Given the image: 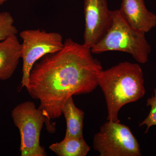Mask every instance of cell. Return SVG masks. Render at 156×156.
Wrapping results in <instances>:
<instances>
[{"mask_svg": "<svg viewBox=\"0 0 156 156\" xmlns=\"http://www.w3.org/2000/svg\"><path fill=\"white\" fill-rule=\"evenodd\" d=\"M66 121V129L65 137L83 138L85 113L76 106L73 97L66 101L62 110Z\"/></svg>", "mask_w": 156, "mask_h": 156, "instance_id": "10", "label": "cell"}, {"mask_svg": "<svg viewBox=\"0 0 156 156\" xmlns=\"http://www.w3.org/2000/svg\"><path fill=\"white\" fill-rule=\"evenodd\" d=\"M7 1V0H0V5H2L3 3Z\"/></svg>", "mask_w": 156, "mask_h": 156, "instance_id": "14", "label": "cell"}, {"mask_svg": "<svg viewBox=\"0 0 156 156\" xmlns=\"http://www.w3.org/2000/svg\"><path fill=\"white\" fill-rule=\"evenodd\" d=\"M21 58L23 61L21 88L29 87L30 73L37 61L47 54L61 50L64 45L61 34L37 29L21 31Z\"/></svg>", "mask_w": 156, "mask_h": 156, "instance_id": "5", "label": "cell"}, {"mask_svg": "<svg viewBox=\"0 0 156 156\" xmlns=\"http://www.w3.org/2000/svg\"><path fill=\"white\" fill-rule=\"evenodd\" d=\"M91 49L71 38L66 39L57 52L37 62L29 76L27 91L40 101L39 108L47 118L48 130L52 131L51 119L61 116L65 103L73 95L93 92L102 69Z\"/></svg>", "mask_w": 156, "mask_h": 156, "instance_id": "1", "label": "cell"}, {"mask_svg": "<svg viewBox=\"0 0 156 156\" xmlns=\"http://www.w3.org/2000/svg\"><path fill=\"white\" fill-rule=\"evenodd\" d=\"M83 44L91 49L106 34L112 23L107 0H84Z\"/></svg>", "mask_w": 156, "mask_h": 156, "instance_id": "7", "label": "cell"}, {"mask_svg": "<svg viewBox=\"0 0 156 156\" xmlns=\"http://www.w3.org/2000/svg\"><path fill=\"white\" fill-rule=\"evenodd\" d=\"M112 23L103 38L91 49L92 53L121 51L130 54L138 63L148 61L151 47L145 33L132 28L126 22L119 10L112 11Z\"/></svg>", "mask_w": 156, "mask_h": 156, "instance_id": "3", "label": "cell"}, {"mask_svg": "<svg viewBox=\"0 0 156 156\" xmlns=\"http://www.w3.org/2000/svg\"><path fill=\"white\" fill-rule=\"evenodd\" d=\"M126 22L144 33L156 27V14L148 10L144 0H122L119 9Z\"/></svg>", "mask_w": 156, "mask_h": 156, "instance_id": "8", "label": "cell"}, {"mask_svg": "<svg viewBox=\"0 0 156 156\" xmlns=\"http://www.w3.org/2000/svg\"><path fill=\"white\" fill-rule=\"evenodd\" d=\"M11 117L20 136L21 156H46L44 148L40 144V135L47 118L44 112L37 108L33 101H27L15 107Z\"/></svg>", "mask_w": 156, "mask_h": 156, "instance_id": "4", "label": "cell"}, {"mask_svg": "<svg viewBox=\"0 0 156 156\" xmlns=\"http://www.w3.org/2000/svg\"><path fill=\"white\" fill-rule=\"evenodd\" d=\"M21 58V43L17 35L0 41V80L12 76Z\"/></svg>", "mask_w": 156, "mask_h": 156, "instance_id": "9", "label": "cell"}, {"mask_svg": "<svg viewBox=\"0 0 156 156\" xmlns=\"http://www.w3.org/2000/svg\"><path fill=\"white\" fill-rule=\"evenodd\" d=\"M143 73L137 63L124 62L99 74L98 85L103 92L107 108V120L120 122V109L145 95Z\"/></svg>", "mask_w": 156, "mask_h": 156, "instance_id": "2", "label": "cell"}, {"mask_svg": "<svg viewBox=\"0 0 156 156\" xmlns=\"http://www.w3.org/2000/svg\"><path fill=\"white\" fill-rule=\"evenodd\" d=\"M154 94L147 100V106L151 107L150 111L147 116L142 122L140 123V127L146 126L145 134L153 126H156V87L154 90Z\"/></svg>", "mask_w": 156, "mask_h": 156, "instance_id": "13", "label": "cell"}, {"mask_svg": "<svg viewBox=\"0 0 156 156\" xmlns=\"http://www.w3.org/2000/svg\"><path fill=\"white\" fill-rule=\"evenodd\" d=\"M14 19L9 12H0V41L18 33Z\"/></svg>", "mask_w": 156, "mask_h": 156, "instance_id": "12", "label": "cell"}, {"mask_svg": "<svg viewBox=\"0 0 156 156\" xmlns=\"http://www.w3.org/2000/svg\"><path fill=\"white\" fill-rule=\"evenodd\" d=\"M49 148L58 156H86L90 147L83 138L64 137L61 141L53 144Z\"/></svg>", "mask_w": 156, "mask_h": 156, "instance_id": "11", "label": "cell"}, {"mask_svg": "<svg viewBox=\"0 0 156 156\" xmlns=\"http://www.w3.org/2000/svg\"><path fill=\"white\" fill-rule=\"evenodd\" d=\"M93 147L100 156H140V145L128 126L108 121L93 137Z\"/></svg>", "mask_w": 156, "mask_h": 156, "instance_id": "6", "label": "cell"}]
</instances>
